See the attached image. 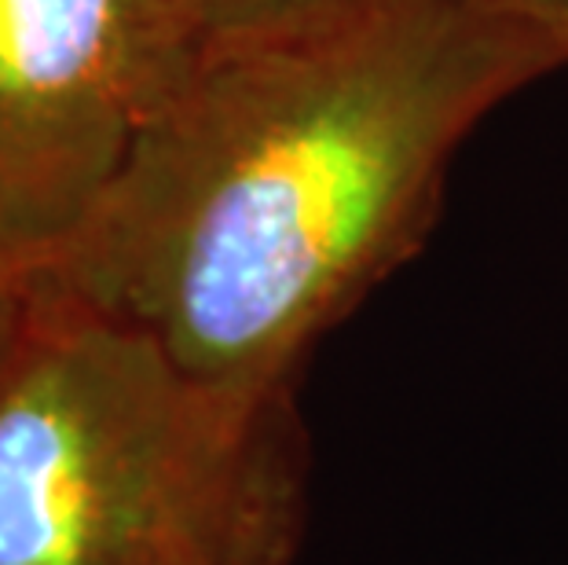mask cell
<instances>
[{"mask_svg": "<svg viewBox=\"0 0 568 565\" xmlns=\"http://www.w3.org/2000/svg\"><path fill=\"white\" fill-rule=\"evenodd\" d=\"M305 485L294 401L202 386L33 283L0 367V565H290Z\"/></svg>", "mask_w": 568, "mask_h": 565, "instance_id": "7a4b0ae2", "label": "cell"}, {"mask_svg": "<svg viewBox=\"0 0 568 565\" xmlns=\"http://www.w3.org/2000/svg\"><path fill=\"white\" fill-rule=\"evenodd\" d=\"M30 302H33V283L22 280L19 272H11L4 261H0V367L16 349L22 323L30 316Z\"/></svg>", "mask_w": 568, "mask_h": 565, "instance_id": "5b68a950", "label": "cell"}, {"mask_svg": "<svg viewBox=\"0 0 568 565\" xmlns=\"http://www.w3.org/2000/svg\"><path fill=\"white\" fill-rule=\"evenodd\" d=\"M353 0H187L210 44H239L294 33L345 11Z\"/></svg>", "mask_w": 568, "mask_h": 565, "instance_id": "277c9868", "label": "cell"}, {"mask_svg": "<svg viewBox=\"0 0 568 565\" xmlns=\"http://www.w3.org/2000/svg\"><path fill=\"white\" fill-rule=\"evenodd\" d=\"M506 8L536 22L539 30H547L554 41L561 44L565 63H568V0H503Z\"/></svg>", "mask_w": 568, "mask_h": 565, "instance_id": "8992f818", "label": "cell"}, {"mask_svg": "<svg viewBox=\"0 0 568 565\" xmlns=\"http://www.w3.org/2000/svg\"><path fill=\"white\" fill-rule=\"evenodd\" d=\"M558 70L561 44L503 0H353L205 44L33 283L202 386L294 401L316 342L426 243L469 132Z\"/></svg>", "mask_w": 568, "mask_h": 565, "instance_id": "6da1fadb", "label": "cell"}, {"mask_svg": "<svg viewBox=\"0 0 568 565\" xmlns=\"http://www.w3.org/2000/svg\"><path fill=\"white\" fill-rule=\"evenodd\" d=\"M187 0H0V261L70 246L205 52Z\"/></svg>", "mask_w": 568, "mask_h": 565, "instance_id": "3957f363", "label": "cell"}]
</instances>
